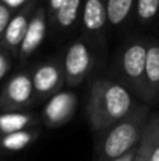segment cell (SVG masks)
Here are the masks:
<instances>
[{"label":"cell","instance_id":"1","mask_svg":"<svg viewBox=\"0 0 159 161\" xmlns=\"http://www.w3.org/2000/svg\"><path fill=\"white\" fill-rule=\"evenodd\" d=\"M138 100L123 85L111 79H96L89 92L86 116L96 133L111 127L127 117Z\"/></svg>","mask_w":159,"mask_h":161},{"label":"cell","instance_id":"2","mask_svg":"<svg viewBox=\"0 0 159 161\" xmlns=\"http://www.w3.org/2000/svg\"><path fill=\"white\" fill-rule=\"evenodd\" d=\"M149 113V106L140 102L127 117L111 127L99 131L101 137L96 146L95 161H115L135 150L140 144Z\"/></svg>","mask_w":159,"mask_h":161},{"label":"cell","instance_id":"3","mask_svg":"<svg viewBox=\"0 0 159 161\" xmlns=\"http://www.w3.org/2000/svg\"><path fill=\"white\" fill-rule=\"evenodd\" d=\"M148 41L144 38H134L128 41L118 53L115 74L117 80L131 95L142 103L144 99V75H145V62Z\"/></svg>","mask_w":159,"mask_h":161},{"label":"cell","instance_id":"4","mask_svg":"<svg viewBox=\"0 0 159 161\" xmlns=\"http://www.w3.org/2000/svg\"><path fill=\"white\" fill-rule=\"evenodd\" d=\"M62 59V69H64L65 85L69 88H76L89 76L93 65L95 55L86 42V40L80 38L69 44L65 50Z\"/></svg>","mask_w":159,"mask_h":161},{"label":"cell","instance_id":"5","mask_svg":"<svg viewBox=\"0 0 159 161\" xmlns=\"http://www.w3.org/2000/svg\"><path fill=\"white\" fill-rule=\"evenodd\" d=\"M35 93L33 88L31 74L28 71L13 75L7 80L0 95V109L3 112L24 110L33 105Z\"/></svg>","mask_w":159,"mask_h":161},{"label":"cell","instance_id":"6","mask_svg":"<svg viewBox=\"0 0 159 161\" xmlns=\"http://www.w3.org/2000/svg\"><path fill=\"white\" fill-rule=\"evenodd\" d=\"M31 80L37 100L45 97L49 99L51 96L58 93L65 86L62 59L54 58L37 65L35 69L31 72Z\"/></svg>","mask_w":159,"mask_h":161},{"label":"cell","instance_id":"7","mask_svg":"<svg viewBox=\"0 0 159 161\" xmlns=\"http://www.w3.org/2000/svg\"><path fill=\"white\" fill-rule=\"evenodd\" d=\"M38 6V0H25L16 10L14 16L8 21L4 34L0 38V48L11 57H17L24 36L27 33L31 16Z\"/></svg>","mask_w":159,"mask_h":161},{"label":"cell","instance_id":"8","mask_svg":"<svg viewBox=\"0 0 159 161\" xmlns=\"http://www.w3.org/2000/svg\"><path fill=\"white\" fill-rule=\"evenodd\" d=\"M80 25L86 40L104 44L107 30L106 0H85L80 13Z\"/></svg>","mask_w":159,"mask_h":161},{"label":"cell","instance_id":"9","mask_svg":"<svg viewBox=\"0 0 159 161\" xmlns=\"http://www.w3.org/2000/svg\"><path fill=\"white\" fill-rule=\"evenodd\" d=\"M78 96L72 91H59L49 97L41 113V122L48 127H61L66 125L76 112Z\"/></svg>","mask_w":159,"mask_h":161},{"label":"cell","instance_id":"10","mask_svg":"<svg viewBox=\"0 0 159 161\" xmlns=\"http://www.w3.org/2000/svg\"><path fill=\"white\" fill-rule=\"evenodd\" d=\"M48 34V19L47 11L42 4H38L35 11L31 16V20L28 23L27 33L24 36L21 45L18 48L17 58L21 62H24L27 58H30L34 53L39 48V45L44 42L45 37Z\"/></svg>","mask_w":159,"mask_h":161},{"label":"cell","instance_id":"11","mask_svg":"<svg viewBox=\"0 0 159 161\" xmlns=\"http://www.w3.org/2000/svg\"><path fill=\"white\" fill-rule=\"evenodd\" d=\"M159 100V41H148L144 75V99L142 103L151 106Z\"/></svg>","mask_w":159,"mask_h":161},{"label":"cell","instance_id":"12","mask_svg":"<svg viewBox=\"0 0 159 161\" xmlns=\"http://www.w3.org/2000/svg\"><path fill=\"white\" fill-rule=\"evenodd\" d=\"M137 154L146 161H159V113L151 112L145 123Z\"/></svg>","mask_w":159,"mask_h":161},{"label":"cell","instance_id":"13","mask_svg":"<svg viewBox=\"0 0 159 161\" xmlns=\"http://www.w3.org/2000/svg\"><path fill=\"white\" fill-rule=\"evenodd\" d=\"M83 2L85 0H64L52 20L48 21V27L56 33L70 31L80 19Z\"/></svg>","mask_w":159,"mask_h":161},{"label":"cell","instance_id":"14","mask_svg":"<svg viewBox=\"0 0 159 161\" xmlns=\"http://www.w3.org/2000/svg\"><path fill=\"white\" fill-rule=\"evenodd\" d=\"M39 122H41L39 116H37L33 112H2L0 113V136L38 127Z\"/></svg>","mask_w":159,"mask_h":161},{"label":"cell","instance_id":"15","mask_svg":"<svg viewBox=\"0 0 159 161\" xmlns=\"http://www.w3.org/2000/svg\"><path fill=\"white\" fill-rule=\"evenodd\" d=\"M39 133H41V129L33 127L28 130L3 134L0 136V154H11L24 150L38 139Z\"/></svg>","mask_w":159,"mask_h":161},{"label":"cell","instance_id":"16","mask_svg":"<svg viewBox=\"0 0 159 161\" xmlns=\"http://www.w3.org/2000/svg\"><path fill=\"white\" fill-rule=\"evenodd\" d=\"M135 0H106L107 23L110 27H120L134 13Z\"/></svg>","mask_w":159,"mask_h":161},{"label":"cell","instance_id":"17","mask_svg":"<svg viewBox=\"0 0 159 161\" xmlns=\"http://www.w3.org/2000/svg\"><path fill=\"white\" fill-rule=\"evenodd\" d=\"M134 14L135 20L142 25L155 21L159 16V0H135Z\"/></svg>","mask_w":159,"mask_h":161},{"label":"cell","instance_id":"18","mask_svg":"<svg viewBox=\"0 0 159 161\" xmlns=\"http://www.w3.org/2000/svg\"><path fill=\"white\" fill-rule=\"evenodd\" d=\"M16 10L17 8L11 7L8 3L0 0V38H2V36L4 34L6 27H7L8 21L11 20V17L14 16Z\"/></svg>","mask_w":159,"mask_h":161},{"label":"cell","instance_id":"19","mask_svg":"<svg viewBox=\"0 0 159 161\" xmlns=\"http://www.w3.org/2000/svg\"><path fill=\"white\" fill-rule=\"evenodd\" d=\"M62 2H64V0H47V4H45L44 7H45V11H47L48 21L52 20V17L55 16V13L58 11V8H59V6L62 4Z\"/></svg>","mask_w":159,"mask_h":161},{"label":"cell","instance_id":"20","mask_svg":"<svg viewBox=\"0 0 159 161\" xmlns=\"http://www.w3.org/2000/svg\"><path fill=\"white\" fill-rule=\"evenodd\" d=\"M8 67H10V64H8V59H7V53L0 48V79L8 71Z\"/></svg>","mask_w":159,"mask_h":161},{"label":"cell","instance_id":"21","mask_svg":"<svg viewBox=\"0 0 159 161\" xmlns=\"http://www.w3.org/2000/svg\"><path fill=\"white\" fill-rule=\"evenodd\" d=\"M132 161H146V160H145V158H142L141 156H138L137 151H135V156H134V160H132Z\"/></svg>","mask_w":159,"mask_h":161}]
</instances>
